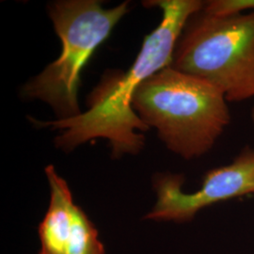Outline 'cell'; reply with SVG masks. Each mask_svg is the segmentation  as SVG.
Returning a JSON list of instances; mask_svg holds the SVG:
<instances>
[{
	"mask_svg": "<svg viewBox=\"0 0 254 254\" xmlns=\"http://www.w3.org/2000/svg\"><path fill=\"white\" fill-rule=\"evenodd\" d=\"M146 6L158 7L162 20L145 36L135 63L126 72L110 73L89 96V109L76 117L39 122L35 126L62 130L56 137V146L70 152L94 138L108 139L112 157L138 154L145 137L139 132L149 127L133 109V99L139 87L156 73L173 64L177 43L190 19L200 12L204 2L199 0H155Z\"/></svg>",
	"mask_w": 254,
	"mask_h": 254,
	"instance_id": "cell-1",
	"label": "cell"
},
{
	"mask_svg": "<svg viewBox=\"0 0 254 254\" xmlns=\"http://www.w3.org/2000/svg\"><path fill=\"white\" fill-rule=\"evenodd\" d=\"M184 182L183 175H157L154 182L157 200L145 218L189 222L201 209L254 194V149L245 148L232 163L209 171L198 191L183 192Z\"/></svg>",
	"mask_w": 254,
	"mask_h": 254,
	"instance_id": "cell-5",
	"label": "cell"
},
{
	"mask_svg": "<svg viewBox=\"0 0 254 254\" xmlns=\"http://www.w3.org/2000/svg\"><path fill=\"white\" fill-rule=\"evenodd\" d=\"M252 119H253V122L254 123V107L253 108V112H252Z\"/></svg>",
	"mask_w": 254,
	"mask_h": 254,
	"instance_id": "cell-8",
	"label": "cell"
},
{
	"mask_svg": "<svg viewBox=\"0 0 254 254\" xmlns=\"http://www.w3.org/2000/svg\"><path fill=\"white\" fill-rule=\"evenodd\" d=\"M46 176L50 188V202L40 223L39 254H105L98 232L80 206L73 202L66 181L52 165Z\"/></svg>",
	"mask_w": 254,
	"mask_h": 254,
	"instance_id": "cell-6",
	"label": "cell"
},
{
	"mask_svg": "<svg viewBox=\"0 0 254 254\" xmlns=\"http://www.w3.org/2000/svg\"><path fill=\"white\" fill-rule=\"evenodd\" d=\"M171 67L216 87L228 102L254 96V11L200 12L188 22Z\"/></svg>",
	"mask_w": 254,
	"mask_h": 254,
	"instance_id": "cell-3",
	"label": "cell"
},
{
	"mask_svg": "<svg viewBox=\"0 0 254 254\" xmlns=\"http://www.w3.org/2000/svg\"><path fill=\"white\" fill-rule=\"evenodd\" d=\"M227 102L208 82L170 66L139 87L133 109L169 150L192 159L208 153L230 125Z\"/></svg>",
	"mask_w": 254,
	"mask_h": 254,
	"instance_id": "cell-2",
	"label": "cell"
},
{
	"mask_svg": "<svg viewBox=\"0 0 254 254\" xmlns=\"http://www.w3.org/2000/svg\"><path fill=\"white\" fill-rule=\"evenodd\" d=\"M202 10L213 15H234L254 11V0H211L204 2Z\"/></svg>",
	"mask_w": 254,
	"mask_h": 254,
	"instance_id": "cell-7",
	"label": "cell"
},
{
	"mask_svg": "<svg viewBox=\"0 0 254 254\" xmlns=\"http://www.w3.org/2000/svg\"><path fill=\"white\" fill-rule=\"evenodd\" d=\"M129 2L104 9L95 0L57 1L49 15L62 41V54L24 87L29 98L46 102L59 120L81 114L77 94L83 68L128 11Z\"/></svg>",
	"mask_w": 254,
	"mask_h": 254,
	"instance_id": "cell-4",
	"label": "cell"
}]
</instances>
